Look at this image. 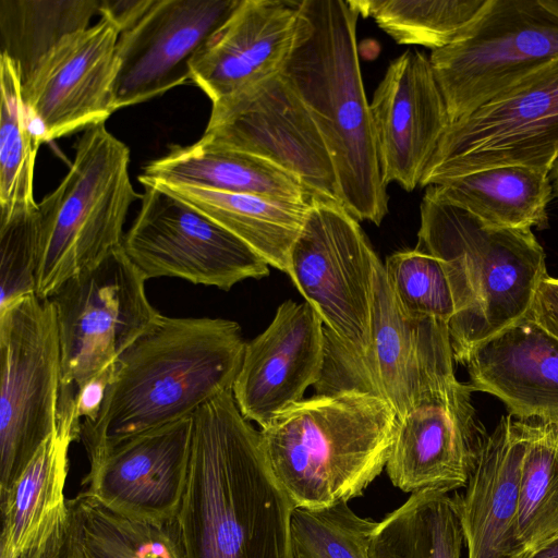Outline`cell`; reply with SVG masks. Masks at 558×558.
I'll list each match as a JSON object with an SVG mask.
<instances>
[{"instance_id":"obj_32","label":"cell","mask_w":558,"mask_h":558,"mask_svg":"<svg viewBox=\"0 0 558 558\" xmlns=\"http://www.w3.org/2000/svg\"><path fill=\"white\" fill-rule=\"evenodd\" d=\"M489 0H355L364 17L399 45L423 46L432 51L457 40L483 13Z\"/></svg>"},{"instance_id":"obj_41","label":"cell","mask_w":558,"mask_h":558,"mask_svg":"<svg viewBox=\"0 0 558 558\" xmlns=\"http://www.w3.org/2000/svg\"><path fill=\"white\" fill-rule=\"evenodd\" d=\"M526 558H558V535Z\"/></svg>"},{"instance_id":"obj_13","label":"cell","mask_w":558,"mask_h":558,"mask_svg":"<svg viewBox=\"0 0 558 558\" xmlns=\"http://www.w3.org/2000/svg\"><path fill=\"white\" fill-rule=\"evenodd\" d=\"M198 141L268 160L296 177L311 197L340 203L324 137L280 72L214 101Z\"/></svg>"},{"instance_id":"obj_4","label":"cell","mask_w":558,"mask_h":558,"mask_svg":"<svg viewBox=\"0 0 558 558\" xmlns=\"http://www.w3.org/2000/svg\"><path fill=\"white\" fill-rule=\"evenodd\" d=\"M397 423L386 400L348 390L303 399L259 433L294 508L318 510L363 495L386 468Z\"/></svg>"},{"instance_id":"obj_37","label":"cell","mask_w":558,"mask_h":558,"mask_svg":"<svg viewBox=\"0 0 558 558\" xmlns=\"http://www.w3.org/2000/svg\"><path fill=\"white\" fill-rule=\"evenodd\" d=\"M113 364L93 377L76 391L70 407L77 422H92L97 417L102 407L108 385L112 378Z\"/></svg>"},{"instance_id":"obj_10","label":"cell","mask_w":558,"mask_h":558,"mask_svg":"<svg viewBox=\"0 0 558 558\" xmlns=\"http://www.w3.org/2000/svg\"><path fill=\"white\" fill-rule=\"evenodd\" d=\"M123 246L64 281L50 298L61 353L59 404L112 365L160 313Z\"/></svg>"},{"instance_id":"obj_8","label":"cell","mask_w":558,"mask_h":558,"mask_svg":"<svg viewBox=\"0 0 558 558\" xmlns=\"http://www.w3.org/2000/svg\"><path fill=\"white\" fill-rule=\"evenodd\" d=\"M325 360L316 395L348 390L386 400L398 418L420 396L454 373L448 324L411 319L396 304L380 259L375 268L371 341L362 354L342 348L325 332Z\"/></svg>"},{"instance_id":"obj_19","label":"cell","mask_w":558,"mask_h":558,"mask_svg":"<svg viewBox=\"0 0 558 558\" xmlns=\"http://www.w3.org/2000/svg\"><path fill=\"white\" fill-rule=\"evenodd\" d=\"M369 106L383 180L411 192L450 124L429 57L409 49L392 60Z\"/></svg>"},{"instance_id":"obj_24","label":"cell","mask_w":558,"mask_h":558,"mask_svg":"<svg viewBox=\"0 0 558 558\" xmlns=\"http://www.w3.org/2000/svg\"><path fill=\"white\" fill-rule=\"evenodd\" d=\"M81 428L71 409H59L56 430L0 499V558H40L63 537L70 518L69 449L81 439Z\"/></svg>"},{"instance_id":"obj_9","label":"cell","mask_w":558,"mask_h":558,"mask_svg":"<svg viewBox=\"0 0 558 558\" xmlns=\"http://www.w3.org/2000/svg\"><path fill=\"white\" fill-rule=\"evenodd\" d=\"M0 499L58 424L61 353L49 299L25 296L0 311Z\"/></svg>"},{"instance_id":"obj_21","label":"cell","mask_w":558,"mask_h":558,"mask_svg":"<svg viewBox=\"0 0 558 558\" xmlns=\"http://www.w3.org/2000/svg\"><path fill=\"white\" fill-rule=\"evenodd\" d=\"M464 365L471 389L498 398L511 416L558 424V338L531 313L476 344Z\"/></svg>"},{"instance_id":"obj_35","label":"cell","mask_w":558,"mask_h":558,"mask_svg":"<svg viewBox=\"0 0 558 558\" xmlns=\"http://www.w3.org/2000/svg\"><path fill=\"white\" fill-rule=\"evenodd\" d=\"M376 524L357 515L348 502L318 510L295 508L291 520L293 558H369Z\"/></svg>"},{"instance_id":"obj_7","label":"cell","mask_w":558,"mask_h":558,"mask_svg":"<svg viewBox=\"0 0 558 558\" xmlns=\"http://www.w3.org/2000/svg\"><path fill=\"white\" fill-rule=\"evenodd\" d=\"M558 59V0H489L430 63L450 123Z\"/></svg>"},{"instance_id":"obj_14","label":"cell","mask_w":558,"mask_h":558,"mask_svg":"<svg viewBox=\"0 0 558 558\" xmlns=\"http://www.w3.org/2000/svg\"><path fill=\"white\" fill-rule=\"evenodd\" d=\"M123 250L146 279L172 277L228 291L269 265L245 242L170 193L144 185Z\"/></svg>"},{"instance_id":"obj_16","label":"cell","mask_w":558,"mask_h":558,"mask_svg":"<svg viewBox=\"0 0 558 558\" xmlns=\"http://www.w3.org/2000/svg\"><path fill=\"white\" fill-rule=\"evenodd\" d=\"M193 415L126 438L88 457L81 496L135 522L174 521L185 489Z\"/></svg>"},{"instance_id":"obj_31","label":"cell","mask_w":558,"mask_h":558,"mask_svg":"<svg viewBox=\"0 0 558 558\" xmlns=\"http://www.w3.org/2000/svg\"><path fill=\"white\" fill-rule=\"evenodd\" d=\"M515 536L521 558L558 535V424L525 421Z\"/></svg>"},{"instance_id":"obj_40","label":"cell","mask_w":558,"mask_h":558,"mask_svg":"<svg viewBox=\"0 0 558 558\" xmlns=\"http://www.w3.org/2000/svg\"><path fill=\"white\" fill-rule=\"evenodd\" d=\"M70 518L63 537L40 558H85L82 537V521L73 499H68Z\"/></svg>"},{"instance_id":"obj_3","label":"cell","mask_w":558,"mask_h":558,"mask_svg":"<svg viewBox=\"0 0 558 558\" xmlns=\"http://www.w3.org/2000/svg\"><path fill=\"white\" fill-rule=\"evenodd\" d=\"M353 1L301 0L294 37L280 74L301 98L330 153L342 206L379 226L387 185L356 48Z\"/></svg>"},{"instance_id":"obj_22","label":"cell","mask_w":558,"mask_h":558,"mask_svg":"<svg viewBox=\"0 0 558 558\" xmlns=\"http://www.w3.org/2000/svg\"><path fill=\"white\" fill-rule=\"evenodd\" d=\"M299 1L240 0L191 62L211 102L277 74L292 46Z\"/></svg>"},{"instance_id":"obj_18","label":"cell","mask_w":558,"mask_h":558,"mask_svg":"<svg viewBox=\"0 0 558 558\" xmlns=\"http://www.w3.org/2000/svg\"><path fill=\"white\" fill-rule=\"evenodd\" d=\"M240 0H154L117 44L114 110L134 106L191 80V62Z\"/></svg>"},{"instance_id":"obj_2","label":"cell","mask_w":558,"mask_h":558,"mask_svg":"<svg viewBox=\"0 0 558 558\" xmlns=\"http://www.w3.org/2000/svg\"><path fill=\"white\" fill-rule=\"evenodd\" d=\"M245 345L236 322L160 314L117 359L100 412L82 423L87 456L190 417L232 390Z\"/></svg>"},{"instance_id":"obj_17","label":"cell","mask_w":558,"mask_h":558,"mask_svg":"<svg viewBox=\"0 0 558 558\" xmlns=\"http://www.w3.org/2000/svg\"><path fill=\"white\" fill-rule=\"evenodd\" d=\"M119 28L109 20L63 37L22 83V98L43 143L104 123L116 112Z\"/></svg>"},{"instance_id":"obj_25","label":"cell","mask_w":558,"mask_h":558,"mask_svg":"<svg viewBox=\"0 0 558 558\" xmlns=\"http://www.w3.org/2000/svg\"><path fill=\"white\" fill-rule=\"evenodd\" d=\"M138 181L142 185L184 184L292 203H307L311 198L296 177L272 162L201 141L173 146L168 154L147 163Z\"/></svg>"},{"instance_id":"obj_29","label":"cell","mask_w":558,"mask_h":558,"mask_svg":"<svg viewBox=\"0 0 558 558\" xmlns=\"http://www.w3.org/2000/svg\"><path fill=\"white\" fill-rule=\"evenodd\" d=\"M99 0H0V54L25 82L63 37L87 28Z\"/></svg>"},{"instance_id":"obj_12","label":"cell","mask_w":558,"mask_h":558,"mask_svg":"<svg viewBox=\"0 0 558 558\" xmlns=\"http://www.w3.org/2000/svg\"><path fill=\"white\" fill-rule=\"evenodd\" d=\"M378 259L359 220L342 204L310 198L287 274L325 332L354 354L369 345Z\"/></svg>"},{"instance_id":"obj_6","label":"cell","mask_w":558,"mask_h":558,"mask_svg":"<svg viewBox=\"0 0 558 558\" xmlns=\"http://www.w3.org/2000/svg\"><path fill=\"white\" fill-rule=\"evenodd\" d=\"M129 166L130 149L105 122L84 130L68 173L38 203L39 299L50 298L64 281L122 246L128 210L141 197Z\"/></svg>"},{"instance_id":"obj_11","label":"cell","mask_w":558,"mask_h":558,"mask_svg":"<svg viewBox=\"0 0 558 558\" xmlns=\"http://www.w3.org/2000/svg\"><path fill=\"white\" fill-rule=\"evenodd\" d=\"M558 159V59L449 124L421 186L496 167L551 170Z\"/></svg>"},{"instance_id":"obj_39","label":"cell","mask_w":558,"mask_h":558,"mask_svg":"<svg viewBox=\"0 0 558 558\" xmlns=\"http://www.w3.org/2000/svg\"><path fill=\"white\" fill-rule=\"evenodd\" d=\"M154 0H99V13L112 22L120 34L134 25Z\"/></svg>"},{"instance_id":"obj_26","label":"cell","mask_w":558,"mask_h":558,"mask_svg":"<svg viewBox=\"0 0 558 558\" xmlns=\"http://www.w3.org/2000/svg\"><path fill=\"white\" fill-rule=\"evenodd\" d=\"M203 213L287 274L290 250L305 221L307 203H292L206 187L149 183ZM143 185V186H144Z\"/></svg>"},{"instance_id":"obj_23","label":"cell","mask_w":558,"mask_h":558,"mask_svg":"<svg viewBox=\"0 0 558 558\" xmlns=\"http://www.w3.org/2000/svg\"><path fill=\"white\" fill-rule=\"evenodd\" d=\"M525 421L501 416L485 437L465 490L458 496L468 558H521L515 523Z\"/></svg>"},{"instance_id":"obj_27","label":"cell","mask_w":558,"mask_h":558,"mask_svg":"<svg viewBox=\"0 0 558 558\" xmlns=\"http://www.w3.org/2000/svg\"><path fill=\"white\" fill-rule=\"evenodd\" d=\"M549 169L523 166L489 168L427 189L438 198L493 228L548 227L554 197Z\"/></svg>"},{"instance_id":"obj_1","label":"cell","mask_w":558,"mask_h":558,"mask_svg":"<svg viewBox=\"0 0 558 558\" xmlns=\"http://www.w3.org/2000/svg\"><path fill=\"white\" fill-rule=\"evenodd\" d=\"M294 509L232 390L202 405L193 414L186 484L172 522L181 557L293 558Z\"/></svg>"},{"instance_id":"obj_30","label":"cell","mask_w":558,"mask_h":558,"mask_svg":"<svg viewBox=\"0 0 558 558\" xmlns=\"http://www.w3.org/2000/svg\"><path fill=\"white\" fill-rule=\"evenodd\" d=\"M0 221L37 208L34 171L43 143L22 98L17 66L0 54Z\"/></svg>"},{"instance_id":"obj_36","label":"cell","mask_w":558,"mask_h":558,"mask_svg":"<svg viewBox=\"0 0 558 558\" xmlns=\"http://www.w3.org/2000/svg\"><path fill=\"white\" fill-rule=\"evenodd\" d=\"M40 215L36 209L0 221V311L36 294Z\"/></svg>"},{"instance_id":"obj_34","label":"cell","mask_w":558,"mask_h":558,"mask_svg":"<svg viewBox=\"0 0 558 558\" xmlns=\"http://www.w3.org/2000/svg\"><path fill=\"white\" fill-rule=\"evenodd\" d=\"M384 268L396 304L405 317L449 324L456 305L439 258L417 248L400 251L386 258Z\"/></svg>"},{"instance_id":"obj_20","label":"cell","mask_w":558,"mask_h":558,"mask_svg":"<svg viewBox=\"0 0 558 558\" xmlns=\"http://www.w3.org/2000/svg\"><path fill=\"white\" fill-rule=\"evenodd\" d=\"M325 360L324 325L305 301L283 302L269 326L246 342L232 393L242 415L260 428L319 379Z\"/></svg>"},{"instance_id":"obj_28","label":"cell","mask_w":558,"mask_h":558,"mask_svg":"<svg viewBox=\"0 0 558 558\" xmlns=\"http://www.w3.org/2000/svg\"><path fill=\"white\" fill-rule=\"evenodd\" d=\"M463 542L458 496L421 492L377 522L368 556L460 558Z\"/></svg>"},{"instance_id":"obj_33","label":"cell","mask_w":558,"mask_h":558,"mask_svg":"<svg viewBox=\"0 0 558 558\" xmlns=\"http://www.w3.org/2000/svg\"><path fill=\"white\" fill-rule=\"evenodd\" d=\"M85 558H182L172 522L154 525L114 514L77 494Z\"/></svg>"},{"instance_id":"obj_5","label":"cell","mask_w":558,"mask_h":558,"mask_svg":"<svg viewBox=\"0 0 558 558\" xmlns=\"http://www.w3.org/2000/svg\"><path fill=\"white\" fill-rule=\"evenodd\" d=\"M415 248L439 258L456 313L448 324L454 362L531 313L547 276L545 252L530 228H493L426 190Z\"/></svg>"},{"instance_id":"obj_38","label":"cell","mask_w":558,"mask_h":558,"mask_svg":"<svg viewBox=\"0 0 558 558\" xmlns=\"http://www.w3.org/2000/svg\"><path fill=\"white\" fill-rule=\"evenodd\" d=\"M531 314L539 325L558 338V278L547 275L542 280Z\"/></svg>"},{"instance_id":"obj_42","label":"cell","mask_w":558,"mask_h":558,"mask_svg":"<svg viewBox=\"0 0 558 558\" xmlns=\"http://www.w3.org/2000/svg\"><path fill=\"white\" fill-rule=\"evenodd\" d=\"M550 173L553 174L554 187L558 195V159L555 161Z\"/></svg>"},{"instance_id":"obj_15","label":"cell","mask_w":558,"mask_h":558,"mask_svg":"<svg viewBox=\"0 0 558 558\" xmlns=\"http://www.w3.org/2000/svg\"><path fill=\"white\" fill-rule=\"evenodd\" d=\"M472 392L451 373L398 418L386 464L393 486L411 494H449L466 486L487 436Z\"/></svg>"}]
</instances>
